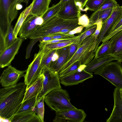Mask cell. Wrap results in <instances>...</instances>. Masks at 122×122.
I'll use <instances>...</instances> for the list:
<instances>
[{
	"mask_svg": "<svg viewBox=\"0 0 122 122\" xmlns=\"http://www.w3.org/2000/svg\"><path fill=\"white\" fill-rule=\"evenodd\" d=\"M22 7V6L21 4H17L16 6V8L17 10L21 9Z\"/></svg>",
	"mask_w": 122,
	"mask_h": 122,
	"instance_id": "48",
	"label": "cell"
},
{
	"mask_svg": "<svg viewBox=\"0 0 122 122\" xmlns=\"http://www.w3.org/2000/svg\"><path fill=\"white\" fill-rule=\"evenodd\" d=\"M114 105L112 113L107 122H122V97L119 89L116 87L113 93Z\"/></svg>",
	"mask_w": 122,
	"mask_h": 122,
	"instance_id": "16",
	"label": "cell"
},
{
	"mask_svg": "<svg viewBox=\"0 0 122 122\" xmlns=\"http://www.w3.org/2000/svg\"><path fill=\"white\" fill-rule=\"evenodd\" d=\"M113 9L98 10L94 11L89 18V26L94 24L100 19L102 20L103 23L105 22L111 15Z\"/></svg>",
	"mask_w": 122,
	"mask_h": 122,
	"instance_id": "22",
	"label": "cell"
},
{
	"mask_svg": "<svg viewBox=\"0 0 122 122\" xmlns=\"http://www.w3.org/2000/svg\"><path fill=\"white\" fill-rule=\"evenodd\" d=\"M111 49L110 55L122 62V30L110 38Z\"/></svg>",
	"mask_w": 122,
	"mask_h": 122,
	"instance_id": "18",
	"label": "cell"
},
{
	"mask_svg": "<svg viewBox=\"0 0 122 122\" xmlns=\"http://www.w3.org/2000/svg\"><path fill=\"white\" fill-rule=\"evenodd\" d=\"M99 75L109 81L116 87L122 89V66L119 61H112L100 71L94 73Z\"/></svg>",
	"mask_w": 122,
	"mask_h": 122,
	"instance_id": "5",
	"label": "cell"
},
{
	"mask_svg": "<svg viewBox=\"0 0 122 122\" xmlns=\"http://www.w3.org/2000/svg\"><path fill=\"white\" fill-rule=\"evenodd\" d=\"M43 79L44 76L42 73L38 79L26 89L22 102L38 95L42 89Z\"/></svg>",
	"mask_w": 122,
	"mask_h": 122,
	"instance_id": "20",
	"label": "cell"
},
{
	"mask_svg": "<svg viewBox=\"0 0 122 122\" xmlns=\"http://www.w3.org/2000/svg\"><path fill=\"white\" fill-rule=\"evenodd\" d=\"M69 46L57 49L59 58L55 61L51 62L48 68L50 71L58 74L60 69L67 60Z\"/></svg>",
	"mask_w": 122,
	"mask_h": 122,
	"instance_id": "19",
	"label": "cell"
},
{
	"mask_svg": "<svg viewBox=\"0 0 122 122\" xmlns=\"http://www.w3.org/2000/svg\"><path fill=\"white\" fill-rule=\"evenodd\" d=\"M97 27V25L94 24L86 27L79 35L77 36L73 43L76 44L78 48L81 44L85 38L94 33Z\"/></svg>",
	"mask_w": 122,
	"mask_h": 122,
	"instance_id": "23",
	"label": "cell"
},
{
	"mask_svg": "<svg viewBox=\"0 0 122 122\" xmlns=\"http://www.w3.org/2000/svg\"><path fill=\"white\" fill-rule=\"evenodd\" d=\"M84 27H85L84 26L81 25L76 28L66 33L69 35H74L75 34L80 33Z\"/></svg>",
	"mask_w": 122,
	"mask_h": 122,
	"instance_id": "40",
	"label": "cell"
},
{
	"mask_svg": "<svg viewBox=\"0 0 122 122\" xmlns=\"http://www.w3.org/2000/svg\"><path fill=\"white\" fill-rule=\"evenodd\" d=\"M76 37L67 41L49 44L44 46L50 49H57L62 48L69 46L73 43Z\"/></svg>",
	"mask_w": 122,
	"mask_h": 122,
	"instance_id": "31",
	"label": "cell"
},
{
	"mask_svg": "<svg viewBox=\"0 0 122 122\" xmlns=\"http://www.w3.org/2000/svg\"><path fill=\"white\" fill-rule=\"evenodd\" d=\"M59 55L57 52V49L56 51L53 56L51 62H54L57 60L59 58Z\"/></svg>",
	"mask_w": 122,
	"mask_h": 122,
	"instance_id": "45",
	"label": "cell"
},
{
	"mask_svg": "<svg viewBox=\"0 0 122 122\" xmlns=\"http://www.w3.org/2000/svg\"><path fill=\"white\" fill-rule=\"evenodd\" d=\"M37 96H35L22 102L20 107L14 115L34 111L36 103Z\"/></svg>",
	"mask_w": 122,
	"mask_h": 122,
	"instance_id": "24",
	"label": "cell"
},
{
	"mask_svg": "<svg viewBox=\"0 0 122 122\" xmlns=\"http://www.w3.org/2000/svg\"><path fill=\"white\" fill-rule=\"evenodd\" d=\"M77 49V47L75 44L72 43L69 45L68 50V56L66 61L70 59L72 56L75 53Z\"/></svg>",
	"mask_w": 122,
	"mask_h": 122,
	"instance_id": "37",
	"label": "cell"
},
{
	"mask_svg": "<svg viewBox=\"0 0 122 122\" xmlns=\"http://www.w3.org/2000/svg\"><path fill=\"white\" fill-rule=\"evenodd\" d=\"M93 34L83 41L74 54L62 66L58 73V75L76 62L78 61L80 66L86 65L93 60L95 56L98 40Z\"/></svg>",
	"mask_w": 122,
	"mask_h": 122,
	"instance_id": "2",
	"label": "cell"
},
{
	"mask_svg": "<svg viewBox=\"0 0 122 122\" xmlns=\"http://www.w3.org/2000/svg\"><path fill=\"white\" fill-rule=\"evenodd\" d=\"M71 30L69 29H64L61 30L57 33H68Z\"/></svg>",
	"mask_w": 122,
	"mask_h": 122,
	"instance_id": "47",
	"label": "cell"
},
{
	"mask_svg": "<svg viewBox=\"0 0 122 122\" xmlns=\"http://www.w3.org/2000/svg\"><path fill=\"white\" fill-rule=\"evenodd\" d=\"M122 18V5H119L113 9L110 16L103 23L100 33L98 38L95 51L104 37L109 35L113 28Z\"/></svg>",
	"mask_w": 122,
	"mask_h": 122,
	"instance_id": "9",
	"label": "cell"
},
{
	"mask_svg": "<svg viewBox=\"0 0 122 122\" xmlns=\"http://www.w3.org/2000/svg\"><path fill=\"white\" fill-rule=\"evenodd\" d=\"M81 15V10L76 0H71L63 3L57 15L64 19L76 20L78 19Z\"/></svg>",
	"mask_w": 122,
	"mask_h": 122,
	"instance_id": "14",
	"label": "cell"
},
{
	"mask_svg": "<svg viewBox=\"0 0 122 122\" xmlns=\"http://www.w3.org/2000/svg\"><path fill=\"white\" fill-rule=\"evenodd\" d=\"M18 37L11 45L0 52V67L3 68L8 66L14 59L23 41Z\"/></svg>",
	"mask_w": 122,
	"mask_h": 122,
	"instance_id": "13",
	"label": "cell"
},
{
	"mask_svg": "<svg viewBox=\"0 0 122 122\" xmlns=\"http://www.w3.org/2000/svg\"><path fill=\"white\" fill-rule=\"evenodd\" d=\"M104 0H87L85 6L86 11L89 10L95 11L97 10L103 3Z\"/></svg>",
	"mask_w": 122,
	"mask_h": 122,
	"instance_id": "30",
	"label": "cell"
},
{
	"mask_svg": "<svg viewBox=\"0 0 122 122\" xmlns=\"http://www.w3.org/2000/svg\"><path fill=\"white\" fill-rule=\"evenodd\" d=\"M44 53V47L40 48L39 52L35 54L33 61L28 65L24 76L26 89L36 81L42 74L43 69L41 67V63Z\"/></svg>",
	"mask_w": 122,
	"mask_h": 122,
	"instance_id": "6",
	"label": "cell"
},
{
	"mask_svg": "<svg viewBox=\"0 0 122 122\" xmlns=\"http://www.w3.org/2000/svg\"><path fill=\"white\" fill-rule=\"evenodd\" d=\"M80 26L78 24V19H66L56 15L42 24L29 38L33 39L48 36L57 33L64 29L72 30Z\"/></svg>",
	"mask_w": 122,
	"mask_h": 122,
	"instance_id": "3",
	"label": "cell"
},
{
	"mask_svg": "<svg viewBox=\"0 0 122 122\" xmlns=\"http://www.w3.org/2000/svg\"><path fill=\"white\" fill-rule=\"evenodd\" d=\"M63 4V3L60 1L57 4L49 8L42 16L43 20L42 24L56 15L60 10Z\"/></svg>",
	"mask_w": 122,
	"mask_h": 122,
	"instance_id": "25",
	"label": "cell"
},
{
	"mask_svg": "<svg viewBox=\"0 0 122 122\" xmlns=\"http://www.w3.org/2000/svg\"><path fill=\"white\" fill-rule=\"evenodd\" d=\"M80 66L78 61L76 62L70 67L60 74L59 77L64 76L76 72Z\"/></svg>",
	"mask_w": 122,
	"mask_h": 122,
	"instance_id": "34",
	"label": "cell"
},
{
	"mask_svg": "<svg viewBox=\"0 0 122 122\" xmlns=\"http://www.w3.org/2000/svg\"><path fill=\"white\" fill-rule=\"evenodd\" d=\"M34 1L30 14L42 16L49 8L51 0H33Z\"/></svg>",
	"mask_w": 122,
	"mask_h": 122,
	"instance_id": "21",
	"label": "cell"
},
{
	"mask_svg": "<svg viewBox=\"0 0 122 122\" xmlns=\"http://www.w3.org/2000/svg\"><path fill=\"white\" fill-rule=\"evenodd\" d=\"M111 49V43L109 40L102 42L96 50L94 58H99L109 55Z\"/></svg>",
	"mask_w": 122,
	"mask_h": 122,
	"instance_id": "26",
	"label": "cell"
},
{
	"mask_svg": "<svg viewBox=\"0 0 122 122\" xmlns=\"http://www.w3.org/2000/svg\"><path fill=\"white\" fill-rule=\"evenodd\" d=\"M122 25V18L114 26L112 32L114 31Z\"/></svg>",
	"mask_w": 122,
	"mask_h": 122,
	"instance_id": "44",
	"label": "cell"
},
{
	"mask_svg": "<svg viewBox=\"0 0 122 122\" xmlns=\"http://www.w3.org/2000/svg\"><path fill=\"white\" fill-rule=\"evenodd\" d=\"M26 72V70H19L9 65L3 71L0 77V82L2 86L6 88L16 85Z\"/></svg>",
	"mask_w": 122,
	"mask_h": 122,
	"instance_id": "12",
	"label": "cell"
},
{
	"mask_svg": "<svg viewBox=\"0 0 122 122\" xmlns=\"http://www.w3.org/2000/svg\"><path fill=\"white\" fill-rule=\"evenodd\" d=\"M42 73L44 79L41 90L37 97V99L39 100L51 91L61 88L58 74L52 72L46 67L43 68Z\"/></svg>",
	"mask_w": 122,
	"mask_h": 122,
	"instance_id": "7",
	"label": "cell"
},
{
	"mask_svg": "<svg viewBox=\"0 0 122 122\" xmlns=\"http://www.w3.org/2000/svg\"><path fill=\"white\" fill-rule=\"evenodd\" d=\"M33 2L34 1L33 0L31 4L23 11L24 13V17L25 20L27 16L30 14Z\"/></svg>",
	"mask_w": 122,
	"mask_h": 122,
	"instance_id": "41",
	"label": "cell"
},
{
	"mask_svg": "<svg viewBox=\"0 0 122 122\" xmlns=\"http://www.w3.org/2000/svg\"><path fill=\"white\" fill-rule=\"evenodd\" d=\"M119 92L121 95L122 97V89H119Z\"/></svg>",
	"mask_w": 122,
	"mask_h": 122,
	"instance_id": "50",
	"label": "cell"
},
{
	"mask_svg": "<svg viewBox=\"0 0 122 122\" xmlns=\"http://www.w3.org/2000/svg\"><path fill=\"white\" fill-rule=\"evenodd\" d=\"M25 20L24 17V13L23 11L20 14L13 29V34L16 39L18 38L17 36L18 33Z\"/></svg>",
	"mask_w": 122,
	"mask_h": 122,
	"instance_id": "33",
	"label": "cell"
},
{
	"mask_svg": "<svg viewBox=\"0 0 122 122\" xmlns=\"http://www.w3.org/2000/svg\"><path fill=\"white\" fill-rule=\"evenodd\" d=\"M30 0H18L17 4H20L22 3H24L27 5Z\"/></svg>",
	"mask_w": 122,
	"mask_h": 122,
	"instance_id": "46",
	"label": "cell"
},
{
	"mask_svg": "<svg viewBox=\"0 0 122 122\" xmlns=\"http://www.w3.org/2000/svg\"><path fill=\"white\" fill-rule=\"evenodd\" d=\"M43 47L44 48V53L42 60L41 67L43 69L44 67H46L48 68L53 56L57 49H50L44 46Z\"/></svg>",
	"mask_w": 122,
	"mask_h": 122,
	"instance_id": "28",
	"label": "cell"
},
{
	"mask_svg": "<svg viewBox=\"0 0 122 122\" xmlns=\"http://www.w3.org/2000/svg\"><path fill=\"white\" fill-rule=\"evenodd\" d=\"M48 36H51L53 39L74 38L77 36L67 34L66 33H57Z\"/></svg>",
	"mask_w": 122,
	"mask_h": 122,
	"instance_id": "35",
	"label": "cell"
},
{
	"mask_svg": "<svg viewBox=\"0 0 122 122\" xmlns=\"http://www.w3.org/2000/svg\"></svg>",
	"mask_w": 122,
	"mask_h": 122,
	"instance_id": "51",
	"label": "cell"
},
{
	"mask_svg": "<svg viewBox=\"0 0 122 122\" xmlns=\"http://www.w3.org/2000/svg\"><path fill=\"white\" fill-rule=\"evenodd\" d=\"M121 30H122V25L114 31L112 32L107 36L104 37L102 39V42H103L109 40L113 36Z\"/></svg>",
	"mask_w": 122,
	"mask_h": 122,
	"instance_id": "39",
	"label": "cell"
},
{
	"mask_svg": "<svg viewBox=\"0 0 122 122\" xmlns=\"http://www.w3.org/2000/svg\"><path fill=\"white\" fill-rule=\"evenodd\" d=\"M115 60H117L110 54L99 58H94L86 65L84 69L88 72L94 74L101 70L109 62Z\"/></svg>",
	"mask_w": 122,
	"mask_h": 122,
	"instance_id": "17",
	"label": "cell"
},
{
	"mask_svg": "<svg viewBox=\"0 0 122 122\" xmlns=\"http://www.w3.org/2000/svg\"><path fill=\"white\" fill-rule=\"evenodd\" d=\"M87 0H76L77 4L79 6L81 10H82L85 6V4Z\"/></svg>",
	"mask_w": 122,
	"mask_h": 122,
	"instance_id": "42",
	"label": "cell"
},
{
	"mask_svg": "<svg viewBox=\"0 0 122 122\" xmlns=\"http://www.w3.org/2000/svg\"><path fill=\"white\" fill-rule=\"evenodd\" d=\"M44 101L52 110L56 112L77 108L71 103L68 92L61 88L49 93L45 96Z\"/></svg>",
	"mask_w": 122,
	"mask_h": 122,
	"instance_id": "4",
	"label": "cell"
},
{
	"mask_svg": "<svg viewBox=\"0 0 122 122\" xmlns=\"http://www.w3.org/2000/svg\"><path fill=\"white\" fill-rule=\"evenodd\" d=\"M118 5L115 0H104L98 10H102L109 9H113L116 7Z\"/></svg>",
	"mask_w": 122,
	"mask_h": 122,
	"instance_id": "32",
	"label": "cell"
},
{
	"mask_svg": "<svg viewBox=\"0 0 122 122\" xmlns=\"http://www.w3.org/2000/svg\"><path fill=\"white\" fill-rule=\"evenodd\" d=\"M36 115L34 111L14 115L10 120L12 122H30Z\"/></svg>",
	"mask_w": 122,
	"mask_h": 122,
	"instance_id": "27",
	"label": "cell"
},
{
	"mask_svg": "<svg viewBox=\"0 0 122 122\" xmlns=\"http://www.w3.org/2000/svg\"><path fill=\"white\" fill-rule=\"evenodd\" d=\"M93 77V73L88 72L84 69L77 71L68 75L60 77L61 83L65 86L77 85Z\"/></svg>",
	"mask_w": 122,
	"mask_h": 122,
	"instance_id": "15",
	"label": "cell"
},
{
	"mask_svg": "<svg viewBox=\"0 0 122 122\" xmlns=\"http://www.w3.org/2000/svg\"><path fill=\"white\" fill-rule=\"evenodd\" d=\"M24 82L0 89V116L10 120L20 107L26 89Z\"/></svg>",
	"mask_w": 122,
	"mask_h": 122,
	"instance_id": "1",
	"label": "cell"
},
{
	"mask_svg": "<svg viewBox=\"0 0 122 122\" xmlns=\"http://www.w3.org/2000/svg\"><path fill=\"white\" fill-rule=\"evenodd\" d=\"M71 0H60L63 3H64L66 2L67 1Z\"/></svg>",
	"mask_w": 122,
	"mask_h": 122,
	"instance_id": "49",
	"label": "cell"
},
{
	"mask_svg": "<svg viewBox=\"0 0 122 122\" xmlns=\"http://www.w3.org/2000/svg\"><path fill=\"white\" fill-rule=\"evenodd\" d=\"M102 24V21L101 19L99 20L94 24L97 25V27L95 32L93 34L96 38H98V36L101 31Z\"/></svg>",
	"mask_w": 122,
	"mask_h": 122,
	"instance_id": "38",
	"label": "cell"
},
{
	"mask_svg": "<svg viewBox=\"0 0 122 122\" xmlns=\"http://www.w3.org/2000/svg\"><path fill=\"white\" fill-rule=\"evenodd\" d=\"M55 122H82L86 115L82 109H70L56 112Z\"/></svg>",
	"mask_w": 122,
	"mask_h": 122,
	"instance_id": "11",
	"label": "cell"
},
{
	"mask_svg": "<svg viewBox=\"0 0 122 122\" xmlns=\"http://www.w3.org/2000/svg\"><path fill=\"white\" fill-rule=\"evenodd\" d=\"M18 0H0V25L11 24L16 17Z\"/></svg>",
	"mask_w": 122,
	"mask_h": 122,
	"instance_id": "8",
	"label": "cell"
},
{
	"mask_svg": "<svg viewBox=\"0 0 122 122\" xmlns=\"http://www.w3.org/2000/svg\"><path fill=\"white\" fill-rule=\"evenodd\" d=\"M30 122H42V121L39 117L37 115H36Z\"/></svg>",
	"mask_w": 122,
	"mask_h": 122,
	"instance_id": "43",
	"label": "cell"
},
{
	"mask_svg": "<svg viewBox=\"0 0 122 122\" xmlns=\"http://www.w3.org/2000/svg\"><path fill=\"white\" fill-rule=\"evenodd\" d=\"M89 19L85 14L81 15L78 19V24L85 28L89 26Z\"/></svg>",
	"mask_w": 122,
	"mask_h": 122,
	"instance_id": "36",
	"label": "cell"
},
{
	"mask_svg": "<svg viewBox=\"0 0 122 122\" xmlns=\"http://www.w3.org/2000/svg\"><path fill=\"white\" fill-rule=\"evenodd\" d=\"M43 22L42 16L30 14L23 23L18 35L23 39L28 38L42 25Z\"/></svg>",
	"mask_w": 122,
	"mask_h": 122,
	"instance_id": "10",
	"label": "cell"
},
{
	"mask_svg": "<svg viewBox=\"0 0 122 122\" xmlns=\"http://www.w3.org/2000/svg\"><path fill=\"white\" fill-rule=\"evenodd\" d=\"M44 97H43L39 100L37 99L36 103L34 110V111L39 117L42 122H44Z\"/></svg>",
	"mask_w": 122,
	"mask_h": 122,
	"instance_id": "29",
	"label": "cell"
}]
</instances>
